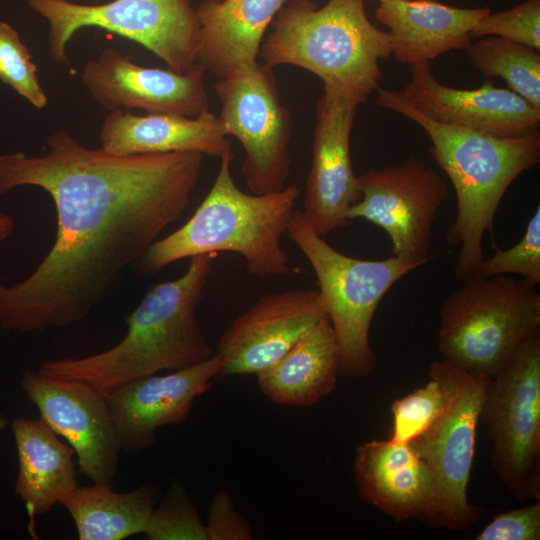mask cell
<instances>
[{"label":"cell","instance_id":"cell-14","mask_svg":"<svg viewBox=\"0 0 540 540\" xmlns=\"http://www.w3.org/2000/svg\"><path fill=\"white\" fill-rule=\"evenodd\" d=\"M205 72L198 63L185 72L141 66L109 47L84 65L81 81L93 100L110 112L137 108L197 117L209 110Z\"/></svg>","mask_w":540,"mask_h":540},{"label":"cell","instance_id":"cell-26","mask_svg":"<svg viewBox=\"0 0 540 540\" xmlns=\"http://www.w3.org/2000/svg\"><path fill=\"white\" fill-rule=\"evenodd\" d=\"M473 68L486 79L500 77L507 88L540 110L539 51L499 36H483L466 49Z\"/></svg>","mask_w":540,"mask_h":540},{"label":"cell","instance_id":"cell-28","mask_svg":"<svg viewBox=\"0 0 540 540\" xmlns=\"http://www.w3.org/2000/svg\"><path fill=\"white\" fill-rule=\"evenodd\" d=\"M0 80L34 107L43 109L48 97L40 85L37 66L18 32L0 20Z\"/></svg>","mask_w":540,"mask_h":540},{"label":"cell","instance_id":"cell-20","mask_svg":"<svg viewBox=\"0 0 540 540\" xmlns=\"http://www.w3.org/2000/svg\"><path fill=\"white\" fill-rule=\"evenodd\" d=\"M99 138L101 148L118 155L199 152L221 158L232 151L217 115L209 110L186 117L116 109L105 117Z\"/></svg>","mask_w":540,"mask_h":540},{"label":"cell","instance_id":"cell-25","mask_svg":"<svg viewBox=\"0 0 540 540\" xmlns=\"http://www.w3.org/2000/svg\"><path fill=\"white\" fill-rule=\"evenodd\" d=\"M93 483L77 486L60 504L69 512L79 540H122L144 534L159 488L146 483L129 492Z\"/></svg>","mask_w":540,"mask_h":540},{"label":"cell","instance_id":"cell-35","mask_svg":"<svg viewBox=\"0 0 540 540\" xmlns=\"http://www.w3.org/2000/svg\"><path fill=\"white\" fill-rule=\"evenodd\" d=\"M9 424L7 417L0 412V433H2Z\"/></svg>","mask_w":540,"mask_h":540},{"label":"cell","instance_id":"cell-9","mask_svg":"<svg viewBox=\"0 0 540 540\" xmlns=\"http://www.w3.org/2000/svg\"><path fill=\"white\" fill-rule=\"evenodd\" d=\"M49 24L48 54L67 64V47L80 29L97 27L133 40L185 72L197 63L200 28L189 0H112L79 4L68 0H27Z\"/></svg>","mask_w":540,"mask_h":540},{"label":"cell","instance_id":"cell-10","mask_svg":"<svg viewBox=\"0 0 540 540\" xmlns=\"http://www.w3.org/2000/svg\"><path fill=\"white\" fill-rule=\"evenodd\" d=\"M491 464L519 501L540 496V330L487 383L480 412Z\"/></svg>","mask_w":540,"mask_h":540},{"label":"cell","instance_id":"cell-15","mask_svg":"<svg viewBox=\"0 0 540 540\" xmlns=\"http://www.w3.org/2000/svg\"><path fill=\"white\" fill-rule=\"evenodd\" d=\"M326 310L319 291L285 290L262 296L221 335L220 377L257 374L284 356Z\"/></svg>","mask_w":540,"mask_h":540},{"label":"cell","instance_id":"cell-11","mask_svg":"<svg viewBox=\"0 0 540 540\" xmlns=\"http://www.w3.org/2000/svg\"><path fill=\"white\" fill-rule=\"evenodd\" d=\"M221 103L217 116L222 132L241 143V172L253 194L279 191L290 175L292 116L281 103L273 69H253L221 78L214 85Z\"/></svg>","mask_w":540,"mask_h":540},{"label":"cell","instance_id":"cell-7","mask_svg":"<svg viewBox=\"0 0 540 540\" xmlns=\"http://www.w3.org/2000/svg\"><path fill=\"white\" fill-rule=\"evenodd\" d=\"M286 234L305 255L317 278L319 293L340 351V375H370L377 358L369 341L370 327L386 293L420 265L395 256L363 260L343 254L320 236L302 211L294 210Z\"/></svg>","mask_w":540,"mask_h":540},{"label":"cell","instance_id":"cell-18","mask_svg":"<svg viewBox=\"0 0 540 540\" xmlns=\"http://www.w3.org/2000/svg\"><path fill=\"white\" fill-rule=\"evenodd\" d=\"M410 72L402 96L437 122L508 138L539 132L540 110L491 79L476 89H458L438 82L429 62L410 65Z\"/></svg>","mask_w":540,"mask_h":540},{"label":"cell","instance_id":"cell-3","mask_svg":"<svg viewBox=\"0 0 540 540\" xmlns=\"http://www.w3.org/2000/svg\"><path fill=\"white\" fill-rule=\"evenodd\" d=\"M376 103L414 121L429 135L430 154L449 177L457 213L445 233L451 246H460L454 276L465 281L476 275L484 258L482 240L493 231L500 202L524 171L540 162V132L499 137L437 122L414 107L396 90L377 89Z\"/></svg>","mask_w":540,"mask_h":540},{"label":"cell","instance_id":"cell-27","mask_svg":"<svg viewBox=\"0 0 540 540\" xmlns=\"http://www.w3.org/2000/svg\"><path fill=\"white\" fill-rule=\"evenodd\" d=\"M144 535L149 540H208L205 524L181 481L171 482Z\"/></svg>","mask_w":540,"mask_h":540},{"label":"cell","instance_id":"cell-30","mask_svg":"<svg viewBox=\"0 0 540 540\" xmlns=\"http://www.w3.org/2000/svg\"><path fill=\"white\" fill-rule=\"evenodd\" d=\"M444 394L439 382L427 384L395 400L391 406L393 427L390 440L408 444L427 430L443 409Z\"/></svg>","mask_w":540,"mask_h":540},{"label":"cell","instance_id":"cell-37","mask_svg":"<svg viewBox=\"0 0 540 540\" xmlns=\"http://www.w3.org/2000/svg\"><path fill=\"white\" fill-rule=\"evenodd\" d=\"M94 1H97V0H94Z\"/></svg>","mask_w":540,"mask_h":540},{"label":"cell","instance_id":"cell-32","mask_svg":"<svg viewBox=\"0 0 540 540\" xmlns=\"http://www.w3.org/2000/svg\"><path fill=\"white\" fill-rule=\"evenodd\" d=\"M476 540H539L540 502L502 512L481 530Z\"/></svg>","mask_w":540,"mask_h":540},{"label":"cell","instance_id":"cell-4","mask_svg":"<svg viewBox=\"0 0 540 540\" xmlns=\"http://www.w3.org/2000/svg\"><path fill=\"white\" fill-rule=\"evenodd\" d=\"M233 151L220 158L216 178L189 220L156 240L131 267L152 275L181 259L227 251L239 254L253 276H285L289 257L281 245L300 195L298 185L263 194L237 187L231 172Z\"/></svg>","mask_w":540,"mask_h":540},{"label":"cell","instance_id":"cell-23","mask_svg":"<svg viewBox=\"0 0 540 540\" xmlns=\"http://www.w3.org/2000/svg\"><path fill=\"white\" fill-rule=\"evenodd\" d=\"M18 473L14 492L29 516L35 535L36 517L47 513L77 486L74 450L40 418L17 417L11 423Z\"/></svg>","mask_w":540,"mask_h":540},{"label":"cell","instance_id":"cell-34","mask_svg":"<svg viewBox=\"0 0 540 540\" xmlns=\"http://www.w3.org/2000/svg\"><path fill=\"white\" fill-rule=\"evenodd\" d=\"M13 230V219L7 214L0 213V243L9 237Z\"/></svg>","mask_w":540,"mask_h":540},{"label":"cell","instance_id":"cell-19","mask_svg":"<svg viewBox=\"0 0 540 540\" xmlns=\"http://www.w3.org/2000/svg\"><path fill=\"white\" fill-rule=\"evenodd\" d=\"M288 0H205L197 63L219 78L253 69L267 28Z\"/></svg>","mask_w":540,"mask_h":540},{"label":"cell","instance_id":"cell-1","mask_svg":"<svg viewBox=\"0 0 540 540\" xmlns=\"http://www.w3.org/2000/svg\"><path fill=\"white\" fill-rule=\"evenodd\" d=\"M46 152L0 155V194L34 186L54 202L57 231L49 252L25 279L0 277V329L42 332L85 319L178 221L191 202L204 155H118L83 146L67 131Z\"/></svg>","mask_w":540,"mask_h":540},{"label":"cell","instance_id":"cell-22","mask_svg":"<svg viewBox=\"0 0 540 540\" xmlns=\"http://www.w3.org/2000/svg\"><path fill=\"white\" fill-rule=\"evenodd\" d=\"M354 475L359 496L395 521L420 520L430 502L431 473L409 443H363L356 450Z\"/></svg>","mask_w":540,"mask_h":540},{"label":"cell","instance_id":"cell-12","mask_svg":"<svg viewBox=\"0 0 540 540\" xmlns=\"http://www.w3.org/2000/svg\"><path fill=\"white\" fill-rule=\"evenodd\" d=\"M361 198L349 212L381 227L392 243V256L420 266L431 256L433 224L448 189L438 172L410 156L403 162L358 176Z\"/></svg>","mask_w":540,"mask_h":540},{"label":"cell","instance_id":"cell-16","mask_svg":"<svg viewBox=\"0 0 540 540\" xmlns=\"http://www.w3.org/2000/svg\"><path fill=\"white\" fill-rule=\"evenodd\" d=\"M358 106L328 89H324L316 106L312 163L302 213L322 237L346 226L350 208L361 198L350 154Z\"/></svg>","mask_w":540,"mask_h":540},{"label":"cell","instance_id":"cell-31","mask_svg":"<svg viewBox=\"0 0 540 540\" xmlns=\"http://www.w3.org/2000/svg\"><path fill=\"white\" fill-rule=\"evenodd\" d=\"M499 36L540 50V0H526L517 6L480 19L471 38Z\"/></svg>","mask_w":540,"mask_h":540},{"label":"cell","instance_id":"cell-29","mask_svg":"<svg viewBox=\"0 0 540 540\" xmlns=\"http://www.w3.org/2000/svg\"><path fill=\"white\" fill-rule=\"evenodd\" d=\"M494 254L481 261L476 275L517 274L536 286L540 283V207L536 208L527 223L520 241L511 248L502 250L493 245Z\"/></svg>","mask_w":540,"mask_h":540},{"label":"cell","instance_id":"cell-6","mask_svg":"<svg viewBox=\"0 0 540 540\" xmlns=\"http://www.w3.org/2000/svg\"><path fill=\"white\" fill-rule=\"evenodd\" d=\"M463 282L440 309L437 347L443 360L491 378L540 330V295L509 275Z\"/></svg>","mask_w":540,"mask_h":540},{"label":"cell","instance_id":"cell-2","mask_svg":"<svg viewBox=\"0 0 540 540\" xmlns=\"http://www.w3.org/2000/svg\"><path fill=\"white\" fill-rule=\"evenodd\" d=\"M217 256H193L180 277L151 288L128 315L127 333L113 347L82 358L44 361L37 371L85 382L107 396L133 379L209 359L215 353L198 324L196 308Z\"/></svg>","mask_w":540,"mask_h":540},{"label":"cell","instance_id":"cell-24","mask_svg":"<svg viewBox=\"0 0 540 540\" xmlns=\"http://www.w3.org/2000/svg\"><path fill=\"white\" fill-rule=\"evenodd\" d=\"M339 374V346L326 315L284 356L256 375L259 388L271 401L307 407L334 389Z\"/></svg>","mask_w":540,"mask_h":540},{"label":"cell","instance_id":"cell-21","mask_svg":"<svg viewBox=\"0 0 540 540\" xmlns=\"http://www.w3.org/2000/svg\"><path fill=\"white\" fill-rule=\"evenodd\" d=\"M490 12L459 8L437 0L380 2L375 16L389 28L392 54L404 64L430 62L453 49H467L470 32Z\"/></svg>","mask_w":540,"mask_h":540},{"label":"cell","instance_id":"cell-33","mask_svg":"<svg viewBox=\"0 0 540 540\" xmlns=\"http://www.w3.org/2000/svg\"><path fill=\"white\" fill-rule=\"evenodd\" d=\"M208 540H250L253 538L250 523L236 509L227 490L214 495L205 525Z\"/></svg>","mask_w":540,"mask_h":540},{"label":"cell","instance_id":"cell-17","mask_svg":"<svg viewBox=\"0 0 540 540\" xmlns=\"http://www.w3.org/2000/svg\"><path fill=\"white\" fill-rule=\"evenodd\" d=\"M221 370V358L215 353L173 373L136 378L111 391L106 399L121 451L150 448L158 428L184 422L196 397L210 388Z\"/></svg>","mask_w":540,"mask_h":540},{"label":"cell","instance_id":"cell-13","mask_svg":"<svg viewBox=\"0 0 540 540\" xmlns=\"http://www.w3.org/2000/svg\"><path fill=\"white\" fill-rule=\"evenodd\" d=\"M20 385L43 420L77 456L81 474L113 487L121 449L106 396L91 385L24 371Z\"/></svg>","mask_w":540,"mask_h":540},{"label":"cell","instance_id":"cell-5","mask_svg":"<svg viewBox=\"0 0 540 540\" xmlns=\"http://www.w3.org/2000/svg\"><path fill=\"white\" fill-rule=\"evenodd\" d=\"M259 56L266 66L305 69L357 105L378 88L381 58L392 54L389 32L368 19L364 0H289L275 15Z\"/></svg>","mask_w":540,"mask_h":540},{"label":"cell","instance_id":"cell-36","mask_svg":"<svg viewBox=\"0 0 540 540\" xmlns=\"http://www.w3.org/2000/svg\"><path fill=\"white\" fill-rule=\"evenodd\" d=\"M385 1H390V0H379V2H385Z\"/></svg>","mask_w":540,"mask_h":540},{"label":"cell","instance_id":"cell-8","mask_svg":"<svg viewBox=\"0 0 540 540\" xmlns=\"http://www.w3.org/2000/svg\"><path fill=\"white\" fill-rule=\"evenodd\" d=\"M428 375L441 385L444 404L431 426L409 443L432 477L430 502L419 521L434 528L463 530L482 514L481 508L468 501L467 488L490 378L445 360L433 362Z\"/></svg>","mask_w":540,"mask_h":540}]
</instances>
